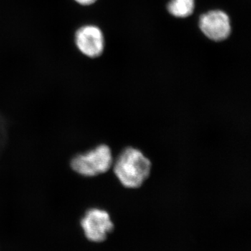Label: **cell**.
Instances as JSON below:
<instances>
[{
	"label": "cell",
	"instance_id": "6da1fadb",
	"mask_svg": "<svg viewBox=\"0 0 251 251\" xmlns=\"http://www.w3.org/2000/svg\"><path fill=\"white\" fill-rule=\"evenodd\" d=\"M151 163L138 149L127 148L117 157L114 172L126 188H139L151 173Z\"/></svg>",
	"mask_w": 251,
	"mask_h": 251
},
{
	"label": "cell",
	"instance_id": "7a4b0ae2",
	"mask_svg": "<svg viewBox=\"0 0 251 251\" xmlns=\"http://www.w3.org/2000/svg\"><path fill=\"white\" fill-rule=\"evenodd\" d=\"M113 164L111 150L107 145H99L89 152L78 155L73 159V169L86 176H94L106 173Z\"/></svg>",
	"mask_w": 251,
	"mask_h": 251
},
{
	"label": "cell",
	"instance_id": "3957f363",
	"mask_svg": "<svg viewBox=\"0 0 251 251\" xmlns=\"http://www.w3.org/2000/svg\"><path fill=\"white\" fill-rule=\"evenodd\" d=\"M77 50L86 57L97 58L104 50L105 41L100 28L93 25H85L79 27L74 36Z\"/></svg>",
	"mask_w": 251,
	"mask_h": 251
},
{
	"label": "cell",
	"instance_id": "277c9868",
	"mask_svg": "<svg viewBox=\"0 0 251 251\" xmlns=\"http://www.w3.org/2000/svg\"><path fill=\"white\" fill-rule=\"evenodd\" d=\"M81 226L86 237L94 242H103L114 227L108 213L99 209L87 211L81 221Z\"/></svg>",
	"mask_w": 251,
	"mask_h": 251
},
{
	"label": "cell",
	"instance_id": "5b68a950",
	"mask_svg": "<svg viewBox=\"0 0 251 251\" xmlns=\"http://www.w3.org/2000/svg\"><path fill=\"white\" fill-rule=\"evenodd\" d=\"M200 28L211 40L224 41L230 34L231 25L228 16L222 11H211L200 18Z\"/></svg>",
	"mask_w": 251,
	"mask_h": 251
},
{
	"label": "cell",
	"instance_id": "8992f818",
	"mask_svg": "<svg viewBox=\"0 0 251 251\" xmlns=\"http://www.w3.org/2000/svg\"><path fill=\"white\" fill-rule=\"evenodd\" d=\"M194 0H172L168 5L170 14L176 18H186L193 14Z\"/></svg>",
	"mask_w": 251,
	"mask_h": 251
},
{
	"label": "cell",
	"instance_id": "52a82bcc",
	"mask_svg": "<svg viewBox=\"0 0 251 251\" xmlns=\"http://www.w3.org/2000/svg\"><path fill=\"white\" fill-rule=\"evenodd\" d=\"M77 4L82 5V6H90L94 4L97 0H74Z\"/></svg>",
	"mask_w": 251,
	"mask_h": 251
}]
</instances>
